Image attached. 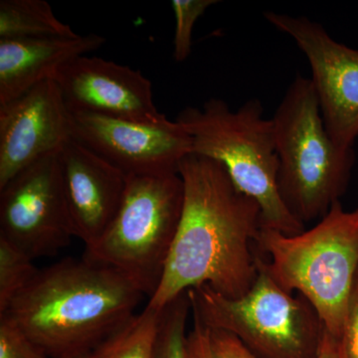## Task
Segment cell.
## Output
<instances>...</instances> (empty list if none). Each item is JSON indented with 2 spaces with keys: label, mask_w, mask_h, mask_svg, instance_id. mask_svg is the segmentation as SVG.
<instances>
[{
  "label": "cell",
  "mask_w": 358,
  "mask_h": 358,
  "mask_svg": "<svg viewBox=\"0 0 358 358\" xmlns=\"http://www.w3.org/2000/svg\"><path fill=\"white\" fill-rule=\"evenodd\" d=\"M178 173L185 186L182 215L162 281L147 307L162 310L179 294L202 285L226 298H241L258 277L255 243L262 211L225 167L189 154Z\"/></svg>",
  "instance_id": "cell-1"
},
{
  "label": "cell",
  "mask_w": 358,
  "mask_h": 358,
  "mask_svg": "<svg viewBox=\"0 0 358 358\" xmlns=\"http://www.w3.org/2000/svg\"><path fill=\"white\" fill-rule=\"evenodd\" d=\"M145 296L114 268L67 258L40 270L4 313L49 357L73 358L119 331Z\"/></svg>",
  "instance_id": "cell-2"
},
{
  "label": "cell",
  "mask_w": 358,
  "mask_h": 358,
  "mask_svg": "<svg viewBox=\"0 0 358 358\" xmlns=\"http://www.w3.org/2000/svg\"><path fill=\"white\" fill-rule=\"evenodd\" d=\"M255 250L285 291L299 292L317 310L324 329L341 338L358 272V208L341 201L312 229L298 235L261 228Z\"/></svg>",
  "instance_id": "cell-3"
},
{
  "label": "cell",
  "mask_w": 358,
  "mask_h": 358,
  "mask_svg": "<svg viewBox=\"0 0 358 358\" xmlns=\"http://www.w3.org/2000/svg\"><path fill=\"white\" fill-rule=\"evenodd\" d=\"M176 121L192 138V154L222 164L234 185L258 202L262 227L289 236L305 231L280 195L274 124L264 117L260 100L250 99L233 110L222 99L212 98L201 108H185Z\"/></svg>",
  "instance_id": "cell-4"
},
{
  "label": "cell",
  "mask_w": 358,
  "mask_h": 358,
  "mask_svg": "<svg viewBox=\"0 0 358 358\" xmlns=\"http://www.w3.org/2000/svg\"><path fill=\"white\" fill-rule=\"evenodd\" d=\"M272 121L281 199L300 222L320 220L348 190L353 148L338 147L331 140L312 81L303 75L289 85Z\"/></svg>",
  "instance_id": "cell-5"
},
{
  "label": "cell",
  "mask_w": 358,
  "mask_h": 358,
  "mask_svg": "<svg viewBox=\"0 0 358 358\" xmlns=\"http://www.w3.org/2000/svg\"><path fill=\"white\" fill-rule=\"evenodd\" d=\"M255 255L258 277L241 298H226L208 285L188 289L193 319L232 334L259 358H317L326 331L317 310L279 286Z\"/></svg>",
  "instance_id": "cell-6"
},
{
  "label": "cell",
  "mask_w": 358,
  "mask_h": 358,
  "mask_svg": "<svg viewBox=\"0 0 358 358\" xmlns=\"http://www.w3.org/2000/svg\"><path fill=\"white\" fill-rule=\"evenodd\" d=\"M183 200L179 173L129 176L117 216L84 258L124 273L150 298L173 248Z\"/></svg>",
  "instance_id": "cell-7"
},
{
  "label": "cell",
  "mask_w": 358,
  "mask_h": 358,
  "mask_svg": "<svg viewBox=\"0 0 358 358\" xmlns=\"http://www.w3.org/2000/svg\"><path fill=\"white\" fill-rule=\"evenodd\" d=\"M59 152L26 167L0 189V237L34 260L55 256L75 237Z\"/></svg>",
  "instance_id": "cell-8"
},
{
  "label": "cell",
  "mask_w": 358,
  "mask_h": 358,
  "mask_svg": "<svg viewBox=\"0 0 358 358\" xmlns=\"http://www.w3.org/2000/svg\"><path fill=\"white\" fill-rule=\"evenodd\" d=\"M264 16L305 54L327 133L338 147L352 148L358 138V49L339 43L324 26L303 16L274 11Z\"/></svg>",
  "instance_id": "cell-9"
},
{
  "label": "cell",
  "mask_w": 358,
  "mask_h": 358,
  "mask_svg": "<svg viewBox=\"0 0 358 358\" xmlns=\"http://www.w3.org/2000/svg\"><path fill=\"white\" fill-rule=\"evenodd\" d=\"M71 138L86 145L127 176L178 173L192 152V138L178 122H134L70 112Z\"/></svg>",
  "instance_id": "cell-10"
},
{
  "label": "cell",
  "mask_w": 358,
  "mask_h": 358,
  "mask_svg": "<svg viewBox=\"0 0 358 358\" xmlns=\"http://www.w3.org/2000/svg\"><path fill=\"white\" fill-rule=\"evenodd\" d=\"M70 138V110L55 80L0 105V189Z\"/></svg>",
  "instance_id": "cell-11"
},
{
  "label": "cell",
  "mask_w": 358,
  "mask_h": 358,
  "mask_svg": "<svg viewBox=\"0 0 358 358\" xmlns=\"http://www.w3.org/2000/svg\"><path fill=\"white\" fill-rule=\"evenodd\" d=\"M68 109L134 122H157L152 82L140 70L95 56L73 59L54 78Z\"/></svg>",
  "instance_id": "cell-12"
},
{
  "label": "cell",
  "mask_w": 358,
  "mask_h": 358,
  "mask_svg": "<svg viewBox=\"0 0 358 358\" xmlns=\"http://www.w3.org/2000/svg\"><path fill=\"white\" fill-rule=\"evenodd\" d=\"M59 162L74 236L89 248L117 216L129 176L72 138L59 152Z\"/></svg>",
  "instance_id": "cell-13"
},
{
  "label": "cell",
  "mask_w": 358,
  "mask_h": 358,
  "mask_svg": "<svg viewBox=\"0 0 358 358\" xmlns=\"http://www.w3.org/2000/svg\"><path fill=\"white\" fill-rule=\"evenodd\" d=\"M105 42L96 34L0 39V105L54 80L63 66Z\"/></svg>",
  "instance_id": "cell-14"
},
{
  "label": "cell",
  "mask_w": 358,
  "mask_h": 358,
  "mask_svg": "<svg viewBox=\"0 0 358 358\" xmlns=\"http://www.w3.org/2000/svg\"><path fill=\"white\" fill-rule=\"evenodd\" d=\"M72 28L59 20L45 0H1L0 39L75 37Z\"/></svg>",
  "instance_id": "cell-15"
},
{
  "label": "cell",
  "mask_w": 358,
  "mask_h": 358,
  "mask_svg": "<svg viewBox=\"0 0 358 358\" xmlns=\"http://www.w3.org/2000/svg\"><path fill=\"white\" fill-rule=\"evenodd\" d=\"M162 310L145 307L91 353L93 358H155Z\"/></svg>",
  "instance_id": "cell-16"
},
{
  "label": "cell",
  "mask_w": 358,
  "mask_h": 358,
  "mask_svg": "<svg viewBox=\"0 0 358 358\" xmlns=\"http://www.w3.org/2000/svg\"><path fill=\"white\" fill-rule=\"evenodd\" d=\"M33 262L25 252L0 237V315L38 274Z\"/></svg>",
  "instance_id": "cell-17"
},
{
  "label": "cell",
  "mask_w": 358,
  "mask_h": 358,
  "mask_svg": "<svg viewBox=\"0 0 358 358\" xmlns=\"http://www.w3.org/2000/svg\"><path fill=\"white\" fill-rule=\"evenodd\" d=\"M192 315L188 291L179 294L162 310L155 358H187L186 326Z\"/></svg>",
  "instance_id": "cell-18"
},
{
  "label": "cell",
  "mask_w": 358,
  "mask_h": 358,
  "mask_svg": "<svg viewBox=\"0 0 358 358\" xmlns=\"http://www.w3.org/2000/svg\"><path fill=\"white\" fill-rule=\"evenodd\" d=\"M218 0H173L171 1L176 30L173 39V57L176 62H183L190 55L193 27L209 7Z\"/></svg>",
  "instance_id": "cell-19"
},
{
  "label": "cell",
  "mask_w": 358,
  "mask_h": 358,
  "mask_svg": "<svg viewBox=\"0 0 358 358\" xmlns=\"http://www.w3.org/2000/svg\"><path fill=\"white\" fill-rule=\"evenodd\" d=\"M0 358H50L8 315H0Z\"/></svg>",
  "instance_id": "cell-20"
},
{
  "label": "cell",
  "mask_w": 358,
  "mask_h": 358,
  "mask_svg": "<svg viewBox=\"0 0 358 358\" xmlns=\"http://www.w3.org/2000/svg\"><path fill=\"white\" fill-rule=\"evenodd\" d=\"M208 336L213 358H259L232 334L208 329Z\"/></svg>",
  "instance_id": "cell-21"
},
{
  "label": "cell",
  "mask_w": 358,
  "mask_h": 358,
  "mask_svg": "<svg viewBox=\"0 0 358 358\" xmlns=\"http://www.w3.org/2000/svg\"><path fill=\"white\" fill-rule=\"evenodd\" d=\"M339 341L343 358H358V272Z\"/></svg>",
  "instance_id": "cell-22"
},
{
  "label": "cell",
  "mask_w": 358,
  "mask_h": 358,
  "mask_svg": "<svg viewBox=\"0 0 358 358\" xmlns=\"http://www.w3.org/2000/svg\"><path fill=\"white\" fill-rule=\"evenodd\" d=\"M187 358H213L209 343L208 329L193 319V327L186 338Z\"/></svg>",
  "instance_id": "cell-23"
},
{
  "label": "cell",
  "mask_w": 358,
  "mask_h": 358,
  "mask_svg": "<svg viewBox=\"0 0 358 358\" xmlns=\"http://www.w3.org/2000/svg\"><path fill=\"white\" fill-rule=\"evenodd\" d=\"M317 358H343L341 341L331 336L327 329Z\"/></svg>",
  "instance_id": "cell-24"
},
{
  "label": "cell",
  "mask_w": 358,
  "mask_h": 358,
  "mask_svg": "<svg viewBox=\"0 0 358 358\" xmlns=\"http://www.w3.org/2000/svg\"><path fill=\"white\" fill-rule=\"evenodd\" d=\"M73 358H93V357H92L91 353H90V355H82V357H73Z\"/></svg>",
  "instance_id": "cell-25"
}]
</instances>
